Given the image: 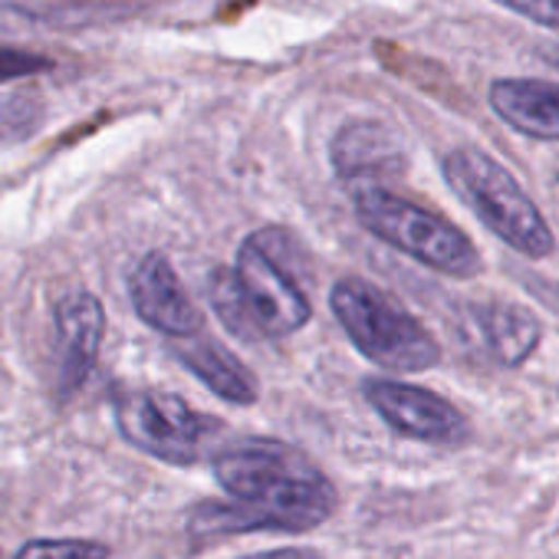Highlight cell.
Masks as SVG:
<instances>
[{"label":"cell","instance_id":"52a82bcc","mask_svg":"<svg viewBox=\"0 0 559 559\" xmlns=\"http://www.w3.org/2000/svg\"><path fill=\"white\" fill-rule=\"evenodd\" d=\"M362 392H366V402L379 412V418L392 431L412 441L454 448L471 438L467 418L438 392H428L408 382H392V379H369Z\"/></svg>","mask_w":559,"mask_h":559},{"label":"cell","instance_id":"5bb4252c","mask_svg":"<svg viewBox=\"0 0 559 559\" xmlns=\"http://www.w3.org/2000/svg\"><path fill=\"white\" fill-rule=\"evenodd\" d=\"M207 294H211V307L221 317V323L243 343H260V333L243 307V297L237 290V280L234 270H214L207 276Z\"/></svg>","mask_w":559,"mask_h":559},{"label":"cell","instance_id":"277c9868","mask_svg":"<svg viewBox=\"0 0 559 559\" xmlns=\"http://www.w3.org/2000/svg\"><path fill=\"white\" fill-rule=\"evenodd\" d=\"M349 198L359 224L405 257L454 280L480 273L477 247L441 214L425 211L421 204L389 191L385 185H353Z\"/></svg>","mask_w":559,"mask_h":559},{"label":"cell","instance_id":"8992f818","mask_svg":"<svg viewBox=\"0 0 559 559\" xmlns=\"http://www.w3.org/2000/svg\"><path fill=\"white\" fill-rule=\"evenodd\" d=\"M234 280L260 340H284L310 323L313 307L304 287L290 276L287 266H280V257L270 253L253 234L237 247Z\"/></svg>","mask_w":559,"mask_h":559},{"label":"cell","instance_id":"3957f363","mask_svg":"<svg viewBox=\"0 0 559 559\" xmlns=\"http://www.w3.org/2000/svg\"><path fill=\"white\" fill-rule=\"evenodd\" d=\"M330 307L353 346L389 372H425L441 362L438 340L385 290L362 276H343Z\"/></svg>","mask_w":559,"mask_h":559},{"label":"cell","instance_id":"8fae6325","mask_svg":"<svg viewBox=\"0 0 559 559\" xmlns=\"http://www.w3.org/2000/svg\"><path fill=\"white\" fill-rule=\"evenodd\" d=\"M490 109L520 135L559 142V86L543 80H497L487 90Z\"/></svg>","mask_w":559,"mask_h":559},{"label":"cell","instance_id":"ac0fdd59","mask_svg":"<svg viewBox=\"0 0 559 559\" xmlns=\"http://www.w3.org/2000/svg\"><path fill=\"white\" fill-rule=\"evenodd\" d=\"M243 559H323L317 549L307 546H280V549H263V552H250Z\"/></svg>","mask_w":559,"mask_h":559},{"label":"cell","instance_id":"5b68a950","mask_svg":"<svg viewBox=\"0 0 559 559\" xmlns=\"http://www.w3.org/2000/svg\"><path fill=\"white\" fill-rule=\"evenodd\" d=\"M112 412L116 428L132 448L175 467L198 464L211 451L214 435H221L217 418L201 415L171 392L132 389L116 399Z\"/></svg>","mask_w":559,"mask_h":559},{"label":"cell","instance_id":"7c38bea8","mask_svg":"<svg viewBox=\"0 0 559 559\" xmlns=\"http://www.w3.org/2000/svg\"><path fill=\"white\" fill-rule=\"evenodd\" d=\"M175 356L217 395V399H224V402H230V405H253L257 402V395H260V385H257V379H253V372L240 362V359H234L221 343H214V340H207V336H201V333H194V336H188V340H178V346H175Z\"/></svg>","mask_w":559,"mask_h":559},{"label":"cell","instance_id":"4fadbf2b","mask_svg":"<svg viewBox=\"0 0 559 559\" xmlns=\"http://www.w3.org/2000/svg\"><path fill=\"white\" fill-rule=\"evenodd\" d=\"M474 320L493 362L503 369L523 366L536 353L539 336H543L539 320L526 307H516V304H480L474 307Z\"/></svg>","mask_w":559,"mask_h":559},{"label":"cell","instance_id":"7a4b0ae2","mask_svg":"<svg viewBox=\"0 0 559 559\" xmlns=\"http://www.w3.org/2000/svg\"><path fill=\"white\" fill-rule=\"evenodd\" d=\"M441 175L448 188L477 214V221L516 253L543 260L556 250V237L543 221L539 207L533 204V198L487 152L451 148L441 158Z\"/></svg>","mask_w":559,"mask_h":559},{"label":"cell","instance_id":"30bf717a","mask_svg":"<svg viewBox=\"0 0 559 559\" xmlns=\"http://www.w3.org/2000/svg\"><path fill=\"white\" fill-rule=\"evenodd\" d=\"M57 346H60V395L70 399L93 372L106 336L103 304L90 290L67 294L53 310Z\"/></svg>","mask_w":559,"mask_h":559},{"label":"cell","instance_id":"9a60e30c","mask_svg":"<svg viewBox=\"0 0 559 559\" xmlns=\"http://www.w3.org/2000/svg\"><path fill=\"white\" fill-rule=\"evenodd\" d=\"M14 559H109V546L96 539H31Z\"/></svg>","mask_w":559,"mask_h":559},{"label":"cell","instance_id":"e0dca14e","mask_svg":"<svg viewBox=\"0 0 559 559\" xmlns=\"http://www.w3.org/2000/svg\"><path fill=\"white\" fill-rule=\"evenodd\" d=\"M497 4L539 24V27L559 31V0H497Z\"/></svg>","mask_w":559,"mask_h":559},{"label":"cell","instance_id":"6da1fadb","mask_svg":"<svg viewBox=\"0 0 559 559\" xmlns=\"http://www.w3.org/2000/svg\"><path fill=\"white\" fill-rule=\"evenodd\" d=\"M214 477L247 513L273 533H307L326 523L340 493L333 480L294 444L243 438L214 457Z\"/></svg>","mask_w":559,"mask_h":559},{"label":"cell","instance_id":"9c48e42d","mask_svg":"<svg viewBox=\"0 0 559 559\" xmlns=\"http://www.w3.org/2000/svg\"><path fill=\"white\" fill-rule=\"evenodd\" d=\"M330 158L346 188L353 185H385L405 175L408 155L399 135L372 119H359L340 129L330 145Z\"/></svg>","mask_w":559,"mask_h":559},{"label":"cell","instance_id":"ba28073f","mask_svg":"<svg viewBox=\"0 0 559 559\" xmlns=\"http://www.w3.org/2000/svg\"><path fill=\"white\" fill-rule=\"evenodd\" d=\"M129 297L139 320L168 340H188L204 330L201 310L188 297L185 284L178 280L165 253H145L135 263L129 276Z\"/></svg>","mask_w":559,"mask_h":559},{"label":"cell","instance_id":"2e32d148","mask_svg":"<svg viewBox=\"0 0 559 559\" xmlns=\"http://www.w3.org/2000/svg\"><path fill=\"white\" fill-rule=\"evenodd\" d=\"M47 70H53V60L44 57V53L0 47V83L21 80V76H37V73H47Z\"/></svg>","mask_w":559,"mask_h":559}]
</instances>
